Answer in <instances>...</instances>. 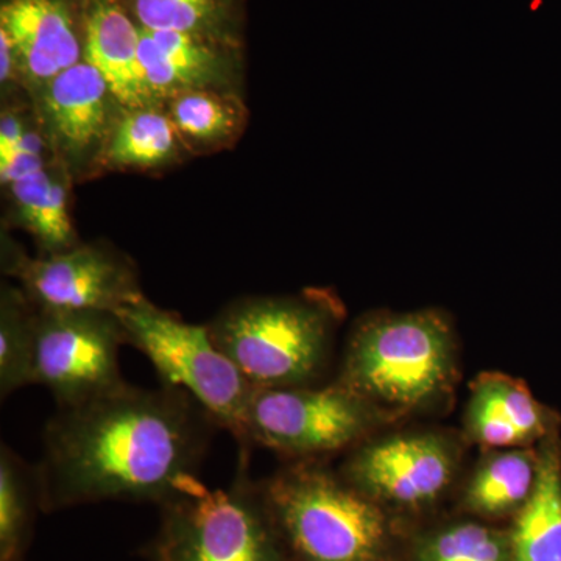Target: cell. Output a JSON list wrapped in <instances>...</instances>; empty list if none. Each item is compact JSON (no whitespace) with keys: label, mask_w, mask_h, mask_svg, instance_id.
Segmentation results:
<instances>
[{"label":"cell","mask_w":561,"mask_h":561,"mask_svg":"<svg viewBox=\"0 0 561 561\" xmlns=\"http://www.w3.org/2000/svg\"><path fill=\"white\" fill-rule=\"evenodd\" d=\"M165 111L191 154L230 149L249 122V108L239 92H184L165 103Z\"/></svg>","instance_id":"cell-20"},{"label":"cell","mask_w":561,"mask_h":561,"mask_svg":"<svg viewBox=\"0 0 561 561\" xmlns=\"http://www.w3.org/2000/svg\"><path fill=\"white\" fill-rule=\"evenodd\" d=\"M250 448L241 446L230 485L209 490L197 479L161 505L151 561H287L250 476Z\"/></svg>","instance_id":"cell-5"},{"label":"cell","mask_w":561,"mask_h":561,"mask_svg":"<svg viewBox=\"0 0 561 561\" xmlns=\"http://www.w3.org/2000/svg\"><path fill=\"white\" fill-rule=\"evenodd\" d=\"M35 121V116H25L20 108H3L0 116V160L9 157L24 138L25 131Z\"/></svg>","instance_id":"cell-25"},{"label":"cell","mask_w":561,"mask_h":561,"mask_svg":"<svg viewBox=\"0 0 561 561\" xmlns=\"http://www.w3.org/2000/svg\"><path fill=\"white\" fill-rule=\"evenodd\" d=\"M36 308L20 286L0 290V397L33 386Z\"/></svg>","instance_id":"cell-24"},{"label":"cell","mask_w":561,"mask_h":561,"mask_svg":"<svg viewBox=\"0 0 561 561\" xmlns=\"http://www.w3.org/2000/svg\"><path fill=\"white\" fill-rule=\"evenodd\" d=\"M0 31L13 43L28 98L83 61V0H5Z\"/></svg>","instance_id":"cell-12"},{"label":"cell","mask_w":561,"mask_h":561,"mask_svg":"<svg viewBox=\"0 0 561 561\" xmlns=\"http://www.w3.org/2000/svg\"><path fill=\"white\" fill-rule=\"evenodd\" d=\"M191 157L165 106L124 110L99 161V173L161 172Z\"/></svg>","instance_id":"cell-17"},{"label":"cell","mask_w":561,"mask_h":561,"mask_svg":"<svg viewBox=\"0 0 561 561\" xmlns=\"http://www.w3.org/2000/svg\"><path fill=\"white\" fill-rule=\"evenodd\" d=\"M456 461V449L442 435H393L354 446L341 476L391 516L420 515L445 496Z\"/></svg>","instance_id":"cell-10"},{"label":"cell","mask_w":561,"mask_h":561,"mask_svg":"<svg viewBox=\"0 0 561 561\" xmlns=\"http://www.w3.org/2000/svg\"><path fill=\"white\" fill-rule=\"evenodd\" d=\"M287 561H397L393 516L317 460L260 482Z\"/></svg>","instance_id":"cell-2"},{"label":"cell","mask_w":561,"mask_h":561,"mask_svg":"<svg viewBox=\"0 0 561 561\" xmlns=\"http://www.w3.org/2000/svg\"><path fill=\"white\" fill-rule=\"evenodd\" d=\"M342 302L331 290L236 298L210 319V337L256 389L316 386L330 359Z\"/></svg>","instance_id":"cell-3"},{"label":"cell","mask_w":561,"mask_h":561,"mask_svg":"<svg viewBox=\"0 0 561 561\" xmlns=\"http://www.w3.org/2000/svg\"><path fill=\"white\" fill-rule=\"evenodd\" d=\"M2 271L38 309L116 313L146 297L135 261L110 242H80L31 257L3 238Z\"/></svg>","instance_id":"cell-9"},{"label":"cell","mask_w":561,"mask_h":561,"mask_svg":"<svg viewBox=\"0 0 561 561\" xmlns=\"http://www.w3.org/2000/svg\"><path fill=\"white\" fill-rule=\"evenodd\" d=\"M72 183L68 171L54 160L43 171L7 186L11 220L35 239L39 254L61 253L81 242L69 210Z\"/></svg>","instance_id":"cell-16"},{"label":"cell","mask_w":561,"mask_h":561,"mask_svg":"<svg viewBox=\"0 0 561 561\" xmlns=\"http://www.w3.org/2000/svg\"><path fill=\"white\" fill-rule=\"evenodd\" d=\"M456 364V335L445 312H375L351 331L337 382L379 411L411 412L451 390Z\"/></svg>","instance_id":"cell-4"},{"label":"cell","mask_w":561,"mask_h":561,"mask_svg":"<svg viewBox=\"0 0 561 561\" xmlns=\"http://www.w3.org/2000/svg\"><path fill=\"white\" fill-rule=\"evenodd\" d=\"M127 335L117 313L36 308L33 386L50 391L58 408H73L127 383L121 348Z\"/></svg>","instance_id":"cell-8"},{"label":"cell","mask_w":561,"mask_h":561,"mask_svg":"<svg viewBox=\"0 0 561 561\" xmlns=\"http://www.w3.org/2000/svg\"><path fill=\"white\" fill-rule=\"evenodd\" d=\"M0 84H2V90H7V88L22 90L13 43L3 31H0Z\"/></svg>","instance_id":"cell-26"},{"label":"cell","mask_w":561,"mask_h":561,"mask_svg":"<svg viewBox=\"0 0 561 561\" xmlns=\"http://www.w3.org/2000/svg\"><path fill=\"white\" fill-rule=\"evenodd\" d=\"M465 427L472 442L500 451L545 440L559 431V421L519 379L483 373L472 383Z\"/></svg>","instance_id":"cell-14"},{"label":"cell","mask_w":561,"mask_h":561,"mask_svg":"<svg viewBox=\"0 0 561 561\" xmlns=\"http://www.w3.org/2000/svg\"><path fill=\"white\" fill-rule=\"evenodd\" d=\"M408 561H513L511 531L478 518L415 531Z\"/></svg>","instance_id":"cell-22"},{"label":"cell","mask_w":561,"mask_h":561,"mask_svg":"<svg viewBox=\"0 0 561 561\" xmlns=\"http://www.w3.org/2000/svg\"><path fill=\"white\" fill-rule=\"evenodd\" d=\"M382 411L335 381L327 387L256 389L239 446L260 445L295 460H317L359 445Z\"/></svg>","instance_id":"cell-7"},{"label":"cell","mask_w":561,"mask_h":561,"mask_svg":"<svg viewBox=\"0 0 561 561\" xmlns=\"http://www.w3.org/2000/svg\"><path fill=\"white\" fill-rule=\"evenodd\" d=\"M540 456L534 446L500 449L472 472L461 494V507L482 522L513 519L530 500Z\"/></svg>","instance_id":"cell-19"},{"label":"cell","mask_w":561,"mask_h":561,"mask_svg":"<svg viewBox=\"0 0 561 561\" xmlns=\"http://www.w3.org/2000/svg\"><path fill=\"white\" fill-rule=\"evenodd\" d=\"M139 27L181 32L241 49L242 0H121Z\"/></svg>","instance_id":"cell-21"},{"label":"cell","mask_w":561,"mask_h":561,"mask_svg":"<svg viewBox=\"0 0 561 561\" xmlns=\"http://www.w3.org/2000/svg\"><path fill=\"white\" fill-rule=\"evenodd\" d=\"M41 512L35 465L10 446L0 448V561H21Z\"/></svg>","instance_id":"cell-23"},{"label":"cell","mask_w":561,"mask_h":561,"mask_svg":"<svg viewBox=\"0 0 561 561\" xmlns=\"http://www.w3.org/2000/svg\"><path fill=\"white\" fill-rule=\"evenodd\" d=\"M127 345L153 365L161 386L190 393L208 411L220 430L241 442L243 421L254 387L210 337L206 324H192L149 298L116 312Z\"/></svg>","instance_id":"cell-6"},{"label":"cell","mask_w":561,"mask_h":561,"mask_svg":"<svg viewBox=\"0 0 561 561\" xmlns=\"http://www.w3.org/2000/svg\"><path fill=\"white\" fill-rule=\"evenodd\" d=\"M83 60L102 73L124 108L164 106L154 101L139 61L140 27L121 0H83Z\"/></svg>","instance_id":"cell-15"},{"label":"cell","mask_w":561,"mask_h":561,"mask_svg":"<svg viewBox=\"0 0 561 561\" xmlns=\"http://www.w3.org/2000/svg\"><path fill=\"white\" fill-rule=\"evenodd\" d=\"M139 61L151 95L164 106L184 92L241 87V49L190 33L140 28Z\"/></svg>","instance_id":"cell-13"},{"label":"cell","mask_w":561,"mask_h":561,"mask_svg":"<svg viewBox=\"0 0 561 561\" xmlns=\"http://www.w3.org/2000/svg\"><path fill=\"white\" fill-rule=\"evenodd\" d=\"M31 102L54 160L73 183L94 179L111 131L125 110L102 73L80 61L36 91Z\"/></svg>","instance_id":"cell-11"},{"label":"cell","mask_w":561,"mask_h":561,"mask_svg":"<svg viewBox=\"0 0 561 561\" xmlns=\"http://www.w3.org/2000/svg\"><path fill=\"white\" fill-rule=\"evenodd\" d=\"M538 479L512 519L513 561H561V442L559 431L538 443Z\"/></svg>","instance_id":"cell-18"},{"label":"cell","mask_w":561,"mask_h":561,"mask_svg":"<svg viewBox=\"0 0 561 561\" xmlns=\"http://www.w3.org/2000/svg\"><path fill=\"white\" fill-rule=\"evenodd\" d=\"M217 421L190 393L124 383L73 408H58L35 463L41 512L98 502L164 505L192 482Z\"/></svg>","instance_id":"cell-1"}]
</instances>
